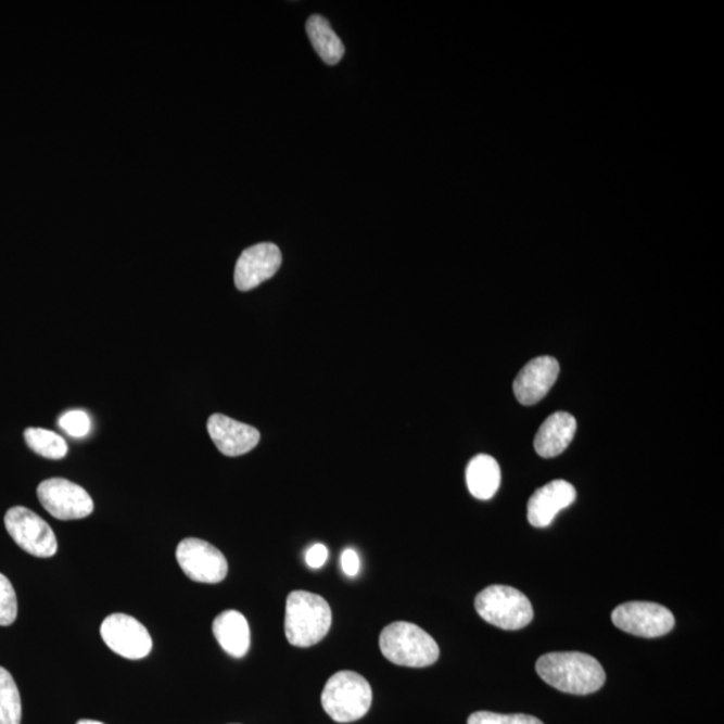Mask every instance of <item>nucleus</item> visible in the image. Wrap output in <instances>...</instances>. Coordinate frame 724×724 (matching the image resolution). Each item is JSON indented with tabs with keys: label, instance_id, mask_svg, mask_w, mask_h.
<instances>
[{
	"label": "nucleus",
	"instance_id": "f257e3e1",
	"mask_svg": "<svg viewBox=\"0 0 724 724\" xmlns=\"http://www.w3.org/2000/svg\"><path fill=\"white\" fill-rule=\"evenodd\" d=\"M535 671L549 686L572 695L597 693L607 679L598 660L581 652L546 653L538 659Z\"/></svg>",
	"mask_w": 724,
	"mask_h": 724
},
{
	"label": "nucleus",
	"instance_id": "f03ea898",
	"mask_svg": "<svg viewBox=\"0 0 724 724\" xmlns=\"http://www.w3.org/2000/svg\"><path fill=\"white\" fill-rule=\"evenodd\" d=\"M332 609L323 597L305 590L290 593L287 600L284 635L294 647L316 646L332 626Z\"/></svg>",
	"mask_w": 724,
	"mask_h": 724
},
{
	"label": "nucleus",
	"instance_id": "7ed1b4c3",
	"mask_svg": "<svg viewBox=\"0 0 724 724\" xmlns=\"http://www.w3.org/2000/svg\"><path fill=\"white\" fill-rule=\"evenodd\" d=\"M380 649L384 658L391 663L409 666V669H424L436 663L441 649L430 634L420 626L396 621L381 632Z\"/></svg>",
	"mask_w": 724,
	"mask_h": 724
},
{
	"label": "nucleus",
	"instance_id": "20e7f679",
	"mask_svg": "<svg viewBox=\"0 0 724 724\" xmlns=\"http://www.w3.org/2000/svg\"><path fill=\"white\" fill-rule=\"evenodd\" d=\"M373 694L364 676L341 671L325 684L321 702L325 712L334 722L351 723L361 720L372 704Z\"/></svg>",
	"mask_w": 724,
	"mask_h": 724
},
{
	"label": "nucleus",
	"instance_id": "39448f33",
	"mask_svg": "<svg viewBox=\"0 0 724 724\" xmlns=\"http://www.w3.org/2000/svg\"><path fill=\"white\" fill-rule=\"evenodd\" d=\"M479 615L488 624L505 631H518L532 623V602L522 592L511 586L493 585L475 598Z\"/></svg>",
	"mask_w": 724,
	"mask_h": 724
},
{
	"label": "nucleus",
	"instance_id": "423d86ee",
	"mask_svg": "<svg viewBox=\"0 0 724 724\" xmlns=\"http://www.w3.org/2000/svg\"><path fill=\"white\" fill-rule=\"evenodd\" d=\"M4 526L21 549L34 557H53L59 550L53 529L36 512L16 506L5 512Z\"/></svg>",
	"mask_w": 724,
	"mask_h": 724
},
{
	"label": "nucleus",
	"instance_id": "0eeeda50",
	"mask_svg": "<svg viewBox=\"0 0 724 724\" xmlns=\"http://www.w3.org/2000/svg\"><path fill=\"white\" fill-rule=\"evenodd\" d=\"M37 495L45 510L60 521L82 520L94 510L87 490L67 479H46L39 484Z\"/></svg>",
	"mask_w": 724,
	"mask_h": 724
},
{
	"label": "nucleus",
	"instance_id": "6e6552de",
	"mask_svg": "<svg viewBox=\"0 0 724 724\" xmlns=\"http://www.w3.org/2000/svg\"><path fill=\"white\" fill-rule=\"evenodd\" d=\"M612 621L626 634L646 638L669 634L675 626L670 609L655 602L632 601L614 609Z\"/></svg>",
	"mask_w": 724,
	"mask_h": 724
},
{
	"label": "nucleus",
	"instance_id": "1a4fd4ad",
	"mask_svg": "<svg viewBox=\"0 0 724 724\" xmlns=\"http://www.w3.org/2000/svg\"><path fill=\"white\" fill-rule=\"evenodd\" d=\"M176 560L187 577L195 583L218 584L228 573L224 552L203 539H182L176 549Z\"/></svg>",
	"mask_w": 724,
	"mask_h": 724
},
{
	"label": "nucleus",
	"instance_id": "9d476101",
	"mask_svg": "<svg viewBox=\"0 0 724 724\" xmlns=\"http://www.w3.org/2000/svg\"><path fill=\"white\" fill-rule=\"evenodd\" d=\"M100 632L106 646L125 659H144L152 651L150 632L132 615L124 613L107 615L102 621Z\"/></svg>",
	"mask_w": 724,
	"mask_h": 724
},
{
	"label": "nucleus",
	"instance_id": "9b49d317",
	"mask_svg": "<svg viewBox=\"0 0 724 724\" xmlns=\"http://www.w3.org/2000/svg\"><path fill=\"white\" fill-rule=\"evenodd\" d=\"M281 265L282 254L277 244H255L239 256L233 274L236 287L241 292H250L276 276Z\"/></svg>",
	"mask_w": 724,
	"mask_h": 724
},
{
	"label": "nucleus",
	"instance_id": "f8f14e48",
	"mask_svg": "<svg viewBox=\"0 0 724 724\" xmlns=\"http://www.w3.org/2000/svg\"><path fill=\"white\" fill-rule=\"evenodd\" d=\"M560 374V364L555 357L543 356L524 365L515 380V393L523 406H534L549 393Z\"/></svg>",
	"mask_w": 724,
	"mask_h": 724
},
{
	"label": "nucleus",
	"instance_id": "ddd939ff",
	"mask_svg": "<svg viewBox=\"0 0 724 724\" xmlns=\"http://www.w3.org/2000/svg\"><path fill=\"white\" fill-rule=\"evenodd\" d=\"M207 430L216 448L231 458L253 452L261 441V433L254 427L221 414L211 416Z\"/></svg>",
	"mask_w": 724,
	"mask_h": 724
},
{
	"label": "nucleus",
	"instance_id": "4468645a",
	"mask_svg": "<svg viewBox=\"0 0 724 724\" xmlns=\"http://www.w3.org/2000/svg\"><path fill=\"white\" fill-rule=\"evenodd\" d=\"M577 497L573 484L557 479L532 495L528 504V520L534 528H547L558 512L567 509Z\"/></svg>",
	"mask_w": 724,
	"mask_h": 724
},
{
	"label": "nucleus",
	"instance_id": "2eb2a0df",
	"mask_svg": "<svg viewBox=\"0 0 724 724\" xmlns=\"http://www.w3.org/2000/svg\"><path fill=\"white\" fill-rule=\"evenodd\" d=\"M577 431V421L568 412L549 416L534 439V448L541 458L550 459L561 455L572 443Z\"/></svg>",
	"mask_w": 724,
	"mask_h": 724
},
{
	"label": "nucleus",
	"instance_id": "dca6fc26",
	"mask_svg": "<svg viewBox=\"0 0 724 724\" xmlns=\"http://www.w3.org/2000/svg\"><path fill=\"white\" fill-rule=\"evenodd\" d=\"M213 632L216 642L232 658L246 657L251 636L246 618L238 611H225L214 620Z\"/></svg>",
	"mask_w": 724,
	"mask_h": 724
},
{
	"label": "nucleus",
	"instance_id": "f3484780",
	"mask_svg": "<svg viewBox=\"0 0 724 724\" xmlns=\"http://www.w3.org/2000/svg\"><path fill=\"white\" fill-rule=\"evenodd\" d=\"M466 482L472 497L488 500L500 486V467L490 455H477L466 470Z\"/></svg>",
	"mask_w": 724,
	"mask_h": 724
},
{
	"label": "nucleus",
	"instance_id": "a211bd4d",
	"mask_svg": "<svg viewBox=\"0 0 724 724\" xmlns=\"http://www.w3.org/2000/svg\"><path fill=\"white\" fill-rule=\"evenodd\" d=\"M306 33L319 59L325 64L338 65L345 54V46L330 23L321 15H312L306 22Z\"/></svg>",
	"mask_w": 724,
	"mask_h": 724
},
{
	"label": "nucleus",
	"instance_id": "6ab92c4d",
	"mask_svg": "<svg viewBox=\"0 0 724 724\" xmlns=\"http://www.w3.org/2000/svg\"><path fill=\"white\" fill-rule=\"evenodd\" d=\"M20 689L10 672L0 666V724H21Z\"/></svg>",
	"mask_w": 724,
	"mask_h": 724
},
{
	"label": "nucleus",
	"instance_id": "aec40b11",
	"mask_svg": "<svg viewBox=\"0 0 724 724\" xmlns=\"http://www.w3.org/2000/svg\"><path fill=\"white\" fill-rule=\"evenodd\" d=\"M27 446L34 453L46 459L60 460L67 455V443L59 433L43 429H27L25 431Z\"/></svg>",
	"mask_w": 724,
	"mask_h": 724
},
{
	"label": "nucleus",
	"instance_id": "412c9836",
	"mask_svg": "<svg viewBox=\"0 0 724 724\" xmlns=\"http://www.w3.org/2000/svg\"><path fill=\"white\" fill-rule=\"evenodd\" d=\"M18 615V600L10 580L0 573V625L9 626Z\"/></svg>",
	"mask_w": 724,
	"mask_h": 724
},
{
	"label": "nucleus",
	"instance_id": "4be33fe9",
	"mask_svg": "<svg viewBox=\"0 0 724 724\" xmlns=\"http://www.w3.org/2000/svg\"><path fill=\"white\" fill-rule=\"evenodd\" d=\"M467 724H544L537 717L524 714H497V712L478 711L470 715Z\"/></svg>",
	"mask_w": 724,
	"mask_h": 724
},
{
	"label": "nucleus",
	"instance_id": "5701e85b",
	"mask_svg": "<svg viewBox=\"0 0 724 724\" xmlns=\"http://www.w3.org/2000/svg\"><path fill=\"white\" fill-rule=\"evenodd\" d=\"M60 427L73 437H84L90 432L91 423L84 410H71L62 416Z\"/></svg>",
	"mask_w": 724,
	"mask_h": 724
},
{
	"label": "nucleus",
	"instance_id": "b1692460",
	"mask_svg": "<svg viewBox=\"0 0 724 724\" xmlns=\"http://www.w3.org/2000/svg\"><path fill=\"white\" fill-rule=\"evenodd\" d=\"M341 568L347 577H356L360 572V558L355 549H345L341 555Z\"/></svg>",
	"mask_w": 724,
	"mask_h": 724
},
{
	"label": "nucleus",
	"instance_id": "393cba45",
	"mask_svg": "<svg viewBox=\"0 0 724 724\" xmlns=\"http://www.w3.org/2000/svg\"><path fill=\"white\" fill-rule=\"evenodd\" d=\"M328 558V547L322 544H316L306 551L305 560L307 566H309L312 569H319L322 568L325 563H327Z\"/></svg>",
	"mask_w": 724,
	"mask_h": 724
},
{
	"label": "nucleus",
	"instance_id": "a878e982",
	"mask_svg": "<svg viewBox=\"0 0 724 724\" xmlns=\"http://www.w3.org/2000/svg\"><path fill=\"white\" fill-rule=\"evenodd\" d=\"M77 724H104V723L97 722V721H90V720H82V721H79Z\"/></svg>",
	"mask_w": 724,
	"mask_h": 724
}]
</instances>
